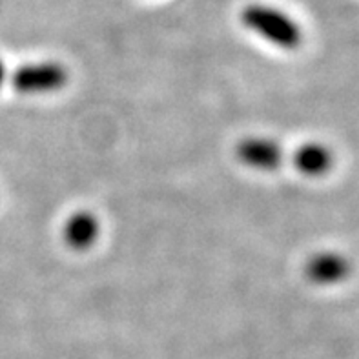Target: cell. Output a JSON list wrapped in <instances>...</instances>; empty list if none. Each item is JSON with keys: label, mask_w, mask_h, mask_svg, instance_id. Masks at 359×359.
I'll use <instances>...</instances> for the list:
<instances>
[{"label": "cell", "mask_w": 359, "mask_h": 359, "mask_svg": "<svg viewBox=\"0 0 359 359\" xmlns=\"http://www.w3.org/2000/svg\"><path fill=\"white\" fill-rule=\"evenodd\" d=\"M332 151L319 142H306L294 154V166L306 177H321L332 168Z\"/></svg>", "instance_id": "6"}, {"label": "cell", "mask_w": 359, "mask_h": 359, "mask_svg": "<svg viewBox=\"0 0 359 359\" xmlns=\"http://www.w3.org/2000/svg\"><path fill=\"white\" fill-rule=\"evenodd\" d=\"M348 273H351V263L346 261L345 255L337 252H318L305 264L306 279L319 287L345 281Z\"/></svg>", "instance_id": "4"}, {"label": "cell", "mask_w": 359, "mask_h": 359, "mask_svg": "<svg viewBox=\"0 0 359 359\" xmlns=\"http://www.w3.org/2000/svg\"><path fill=\"white\" fill-rule=\"evenodd\" d=\"M239 163L255 172H273L285 161V150L278 141L270 137L252 135L239 141L236 148Z\"/></svg>", "instance_id": "3"}, {"label": "cell", "mask_w": 359, "mask_h": 359, "mask_svg": "<svg viewBox=\"0 0 359 359\" xmlns=\"http://www.w3.org/2000/svg\"><path fill=\"white\" fill-rule=\"evenodd\" d=\"M9 75H8V68H6L4 60H0V88L4 86V82L8 81Z\"/></svg>", "instance_id": "7"}, {"label": "cell", "mask_w": 359, "mask_h": 359, "mask_svg": "<svg viewBox=\"0 0 359 359\" xmlns=\"http://www.w3.org/2000/svg\"><path fill=\"white\" fill-rule=\"evenodd\" d=\"M241 22L246 29L281 50H296L303 41L299 24L285 11L270 6H246L241 11Z\"/></svg>", "instance_id": "1"}, {"label": "cell", "mask_w": 359, "mask_h": 359, "mask_svg": "<svg viewBox=\"0 0 359 359\" xmlns=\"http://www.w3.org/2000/svg\"><path fill=\"white\" fill-rule=\"evenodd\" d=\"M100 237V221L93 212L79 210L73 212L64 223L62 239L68 248L75 252H86Z\"/></svg>", "instance_id": "5"}, {"label": "cell", "mask_w": 359, "mask_h": 359, "mask_svg": "<svg viewBox=\"0 0 359 359\" xmlns=\"http://www.w3.org/2000/svg\"><path fill=\"white\" fill-rule=\"evenodd\" d=\"M69 81L66 66L55 60L27 62L9 75V82L15 91L22 95H48L62 90Z\"/></svg>", "instance_id": "2"}]
</instances>
